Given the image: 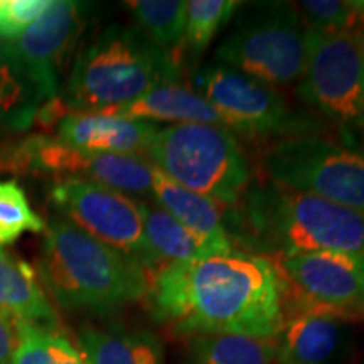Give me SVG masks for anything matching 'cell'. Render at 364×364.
<instances>
[{"label":"cell","instance_id":"obj_27","mask_svg":"<svg viewBox=\"0 0 364 364\" xmlns=\"http://www.w3.org/2000/svg\"><path fill=\"white\" fill-rule=\"evenodd\" d=\"M295 6H297L306 26L311 29L321 31V33H361L364 2H358V0H304Z\"/></svg>","mask_w":364,"mask_h":364},{"label":"cell","instance_id":"obj_18","mask_svg":"<svg viewBox=\"0 0 364 364\" xmlns=\"http://www.w3.org/2000/svg\"><path fill=\"white\" fill-rule=\"evenodd\" d=\"M107 115L144 122H176V124H206L225 127L220 113L196 91L181 83L161 85L134 102L98 110Z\"/></svg>","mask_w":364,"mask_h":364},{"label":"cell","instance_id":"obj_21","mask_svg":"<svg viewBox=\"0 0 364 364\" xmlns=\"http://www.w3.org/2000/svg\"><path fill=\"white\" fill-rule=\"evenodd\" d=\"M144 216V233L149 250L156 262V270L164 265L203 260L218 257L206 241L176 221L169 213L157 204L140 201ZM154 270V272H156Z\"/></svg>","mask_w":364,"mask_h":364},{"label":"cell","instance_id":"obj_17","mask_svg":"<svg viewBox=\"0 0 364 364\" xmlns=\"http://www.w3.org/2000/svg\"><path fill=\"white\" fill-rule=\"evenodd\" d=\"M44 102L48 100L12 41L0 38V139L29 130Z\"/></svg>","mask_w":364,"mask_h":364},{"label":"cell","instance_id":"obj_15","mask_svg":"<svg viewBox=\"0 0 364 364\" xmlns=\"http://www.w3.org/2000/svg\"><path fill=\"white\" fill-rule=\"evenodd\" d=\"M157 130L159 125L154 122L130 120L100 112H70L58 124V139L88 152L145 156Z\"/></svg>","mask_w":364,"mask_h":364},{"label":"cell","instance_id":"obj_20","mask_svg":"<svg viewBox=\"0 0 364 364\" xmlns=\"http://www.w3.org/2000/svg\"><path fill=\"white\" fill-rule=\"evenodd\" d=\"M80 344L88 364H164L161 343L145 331L83 326Z\"/></svg>","mask_w":364,"mask_h":364},{"label":"cell","instance_id":"obj_32","mask_svg":"<svg viewBox=\"0 0 364 364\" xmlns=\"http://www.w3.org/2000/svg\"><path fill=\"white\" fill-rule=\"evenodd\" d=\"M363 317H364V312H363Z\"/></svg>","mask_w":364,"mask_h":364},{"label":"cell","instance_id":"obj_10","mask_svg":"<svg viewBox=\"0 0 364 364\" xmlns=\"http://www.w3.org/2000/svg\"><path fill=\"white\" fill-rule=\"evenodd\" d=\"M48 196L59 218L70 221L91 238L134 258L147 275L156 270V262L145 240L140 201L80 177L54 179Z\"/></svg>","mask_w":364,"mask_h":364},{"label":"cell","instance_id":"obj_23","mask_svg":"<svg viewBox=\"0 0 364 364\" xmlns=\"http://www.w3.org/2000/svg\"><path fill=\"white\" fill-rule=\"evenodd\" d=\"M127 7L154 44L184 59L186 2L182 0H132Z\"/></svg>","mask_w":364,"mask_h":364},{"label":"cell","instance_id":"obj_28","mask_svg":"<svg viewBox=\"0 0 364 364\" xmlns=\"http://www.w3.org/2000/svg\"><path fill=\"white\" fill-rule=\"evenodd\" d=\"M51 0H0V38L14 41L48 9Z\"/></svg>","mask_w":364,"mask_h":364},{"label":"cell","instance_id":"obj_5","mask_svg":"<svg viewBox=\"0 0 364 364\" xmlns=\"http://www.w3.org/2000/svg\"><path fill=\"white\" fill-rule=\"evenodd\" d=\"M145 156L182 188L231 209L253 181L252 162L226 127L174 124L159 129Z\"/></svg>","mask_w":364,"mask_h":364},{"label":"cell","instance_id":"obj_25","mask_svg":"<svg viewBox=\"0 0 364 364\" xmlns=\"http://www.w3.org/2000/svg\"><path fill=\"white\" fill-rule=\"evenodd\" d=\"M14 364H88V361L59 331H44L19 322V348Z\"/></svg>","mask_w":364,"mask_h":364},{"label":"cell","instance_id":"obj_13","mask_svg":"<svg viewBox=\"0 0 364 364\" xmlns=\"http://www.w3.org/2000/svg\"><path fill=\"white\" fill-rule=\"evenodd\" d=\"M85 26V6L51 0L46 11L14 39L16 51L33 73L46 100L59 97V80Z\"/></svg>","mask_w":364,"mask_h":364},{"label":"cell","instance_id":"obj_12","mask_svg":"<svg viewBox=\"0 0 364 364\" xmlns=\"http://www.w3.org/2000/svg\"><path fill=\"white\" fill-rule=\"evenodd\" d=\"M282 292L351 317L364 312V253L314 252L272 260Z\"/></svg>","mask_w":364,"mask_h":364},{"label":"cell","instance_id":"obj_14","mask_svg":"<svg viewBox=\"0 0 364 364\" xmlns=\"http://www.w3.org/2000/svg\"><path fill=\"white\" fill-rule=\"evenodd\" d=\"M284 326L279 336L277 364H334L346 344L344 312L312 306L282 294Z\"/></svg>","mask_w":364,"mask_h":364},{"label":"cell","instance_id":"obj_26","mask_svg":"<svg viewBox=\"0 0 364 364\" xmlns=\"http://www.w3.org/2000/svg\"><path fill=\"white\" fill-rule=\"evenodd\" d=\"M44 230V220L31 208L19 182L0 179V247L17 241L26 231Z\"/></svg>","mask_w":364,"mask_h":364},{"label":"cell","instance_id":"obj_8","mask_svg":"<svg viewBox=\"0 0 364 364\" xmlns=\"http://www.w3.org/2000/svg\"><path fill=\"white\" fill-rule=\"evenodd\" d=\"M191 90L220 113L223 125L247 139L321 134V122L290 107L282 91L220 63L194 71Z\"/></svg>","mask_w":364,"mask_h":364},{"label":"cell","instance_id":"obj_24","mask_svg":"<svg viewBox=\"0 0 364 364\" xmlns=\"http://www.w3.org/2000/svg\"><path fill=\"white\" fill-rule=\"evenodd\" d=\"M243 2L238 0H191L186 2L184 54L199 58L206 51L231 17L240 11Z\"/></svg>","mask_w":364,"mask_h":364},{"label":"cell","instance_id":"obj_6","mask_svg":"<svg viewBox=\"0 0 364 364\" xmlns=\"http://www.w3.org/2000/svg\"><path fill=\"white\" fill-rule=\"evenodd\" d=\"M215 63L273 88L300 80L306 66V22L297 6L243 4L233 29L218 46Z\"/></svg>","mask_w":364,"mask_h":364},{"label":"cell","instance_id":"obj_9","mask_svg":"<svg viewBox=\"0 0 364 364\" xmlns=\"http://www.w3.org/2000/svg\"><path fill=\"white\" fill-rule=\"evenodd\" d=\"M361 33H321L306 26V66L299 97L344 132H364Z\"/></svg>","mask_w":364,"mask_h":364},{"label":"cell","instance_id":"obj_11","mask_svg":"<svg viewBox=\"0 0 364 364\" xmlns=\"http://www.w3.org/2000/svg\"><path fill=\"white\" fill-rule=\"evenodd\" d=\"M6 169L14 174L80 177L124 194H152V162L139 154H103L80 150L48 135H29L11 142Z\"/></svg>","mask_w":364,"mask_h":364},{"label":"cell","instance_id":"obj_4","mask_svg":"<svg viewBox=\"0 0 364 364\" xmlns=\"http://www.w3.org/2000/svg\"><path fill=\"white\" fill-rule=\"evenodd\" d=\"M184 59L164 51L136 26L103 29L76 58L63 102L70 112H98L179 83Z\"/></svg>","mask_w":364,"mask_h":364},{"label":"cell","instance_id":"obj_31","mask_svg":"<svg viewBox=\"0 0 364 364\" xmlns=\"http://www.w3.org/2000/svg\"><path fill=\"white\" fill-rule=\"evenodd\" d=\"M363 73H364V41H363Z\"/></svg>","mask_w":364,"mask_h":364},{"label":"cell","instance_id":"obj_3","mask_svg":"<svg viewBox=\"0 0 364 364\" xmlns=\"http://www.w3.org/2000/svg\"><path fill=\"white\" fill-rule=\"evenodd\" d=\"M39 257L41 280L68 311L110 312L147 295L149 275L134 258L51 218Z\"/></svg>","mask_w":364,"mask_h":364},{"label":"cell","instance_id":"obj_29","mask_svg":"<svg viewBox=\"0 0 364 364\" xmlns=\"http://www.w3.org/2000/svg\"><path fill=\"white\" fill-rule=\"evenodd\" d=\"M19 348V322L11 314L0 311V364H14Z\"/></svg>","mask_w":364,"mask_h":364},{"label":"cell","instance_id":"obj_16","mask_svg":"<svg viewBox=\"0 0 364 364\" xmlns=\"http://www.w3.org/2000/svg\"><path fill=\"white\" fill-rule=\"evenodd\" d=\"M152 196L164 211L182 226L193 231L215 250L216 255H228L235 250L226 230L225 208L193 191L182 188L164 172L154 169Z\"/></svg>","mask_w":364,"mask_h":364},{"label":"cell","instance_id":"obj_22","mask_svg":"<svg viewBox=\"0 0 364 364\" xmlns=\"http://www.w3.org/2000/svg\"><path fill=\"white\" fill-rule=\"evenodd\" d=\"M279 338L258 339L236 334L193 336L191 364H277Z\"/></svg>","mask_w":364,"mask_h":364},{"label":"cell","instance_id":"obj_19","mask_svg":"<svg viewBox=\"0 0 364 364\" xmlns=\"http://www.w3.org/2000/svg\"><path fill=\"white\" fill-rule=\"evenodd\" d=\"M0 311L44 331H59V318L34 268L0 247Z\"/></svg>","mask_w":364,"mask_h":364},{"label":"cell","instance_id":"obj_1","mask_svg":"<svg viewBox=\"0 0 364 364\" xmlns=\"http://www.w3.org/2000/svg\"><path fill=\"white\" fill-rule=\"evenodd\" d=\"M145 297L154 317L177 334L277 339L284 326L277 265L241 250L157 268Z\"/></svg>","mask_w":364,"mask_h":364},{"label":"cell","instance_id":"obj_7","mask_svg":"<svg viewBox=\"0 0 364 364\" xmlns=\"http://www.w3.org/2000/svg\"><path fill=\"white\" fill-rule=\"evenodd\" d=\"M263 179L364 213V150L322 134L277 139L260 154Z\"/></svg>","mask_w":364,"mask_h":364},{"label":"cell","instance_id":"obj_2","mask_svg":"<svg viewBox=\"0 0 364 364\" xmlns=\"http://www.w3.org/2000/svg\"><path fill=\"white\" fill-rule=\"evenodd\" d=\"M225 223L233 245L270 260L314 252L364 253V213L265 179L252 181L241 201L225 209Z\"/></svg>","mask_w":364,"mask_h":364},{"label":"cell","instance_id":"obj_30","mask_svg":"<svg viewBox=\"0 0 364 364\" xmlns=\"http://www.w3.org/2000/svg\"><path fill=\"white\" fill-rule=\"evenodd\" d=\"M361 33L364 34V7H363V16H361Z\"/></svg>","mask_w":364,"mask_h":364}]
</instances>
